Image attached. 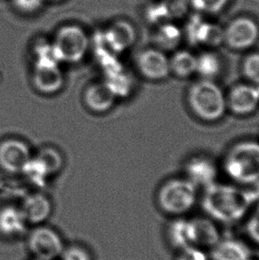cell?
Segmentation results:
<instances>
[{"label": "cell", "mask_w": 259, "mask_h": 260, "mask_svg": "<svg viewBox=\"0 0 259 260\" xmlns=\"http://www.w3.org/2000/svg\"><path fill=\"white\" fill-rule=\"evenodd\" d=\"M188 237L190 246L202 250L211 249L221 239L219 229L209 217L188 218Z\"/></svg>", "instance_id": "13"}, {"label": "cell", "mask_w": 259, "mask_h": 260, "mask_svg": "<svg viewBox=\"0 0 259 260\" xmlns=\"http://www.w3.org/2000/svg\"><path fill=\"white\" fill-rule=\"evenodd\" d=\"M147 17L151 22L160 25L169 22L170 20H172L171 15L169 14L168 9L164 3V1L161 3L154 4L150 8H148Z\"/></svg>", "instance_id": "30"}, {"label": "cell", "mask_w": 259, "mask_h": 260, "mask_svg": "<svg viewBox=\"0 0 259 260\" xmlns=\"http://www.w3.org/2000/svg\"><path fill=\"white\" fill-rule=\"evenodd\" d=\"M28 225L20 204H5L0 207V236L19 238L27 235Z\"/></svg>", "instance_id": "16"}, {"label": "cell", "mask_w": 259, "mask_h": 260, "mask_svg": "<svg viewBox=\"0 0 259 260\" xmlns=\"http://www.w3.org/2000/svg\"><path fill=\"white\" fill-rule=\"evenodd\" d=\"M66 244L57 230L46 225H36L27 233V247L36 260L60 258Z\"/></svg>", "instance_id": "6"}, {"label": "cell", "mask_w": 259, "mask_h": 260, "mask_svg": "<svg viewBox=\"0 0 259 260\" xmlns=\"http://www.w3.org/2000/svg\"><path fill=\"white\" fill-rule=\"evenodd\" d=\"M222 62L220 58L213 52H204L196 56V74L201 79L214 80L220 75Z\"/></svg>", "instance_id": "21"}, {"label": "cell", "mask_w": 259, "mask_h": 260, "mask_svg": "<svg viewBox=\"0 0 259 260\" xmlns=\"http://www.w3.org/2000/svg\"><path fill=\"white\" fill-rule=\"evenodd\" d=\"M259 201V182L253 186L215 182L204 188L203 211L213 221L235 224L249 214Z\"/></svg>", "instance_id": "1"}, {"label": "cell", "mask_w": 259, "mask_h": 260, "mask_svg": "<svg viewBox=\"0 0 259 260\" xmlns=\"http://www.w3.org/2000/svg\"><path fill=\"white\" fill-rule=\"evenodd\" d=\"M182 39V32L177 25L166 22L160 25L156 34V43L163 50H173Z\"/></svg>", "instance_id": "24"}, {"label": "cell", "mask_w": 259, "mask_h": 260, "mask_svg": "<svg viewBox=\"0 0 259 260\" xmlns=\"http://www.w3.org/2000/svg\"><path fill=\"white\" fill-rule=\"evenodd\" d=\"M186 37L193 46H217L224 41V30L217 24L200 16L191 18L186 27Z\"/></svg>", "instance_id": "14"}, {"label": "cell", "mask_w": 259, "mask_h": 260, "mask_svg": "<svg viewBox=\"0 0 259 260\" xmlns=\"http://www.w3.org/2000/svg\"><path fill=\"white\" fill-rule=\"evenodd\" d=\"M20 206L28 225L33 226L46 224L53 214V202L47 194L39 191L26 193Z\"/></svg>", "instance_id": "11"}, {"label": "cell", "mask_w": 259, "mask_h": 260, "mask_svg": "<svg viewBox=\"0 0 259 260\" xmlns=\"http://www.w3.org/2000/svg\"><path fill=\"white\" fill-rule=\"evenodd\" d=\"M242 73L253 85H259V53H251L246 57L242 63Z\"/></svg>", "instance_id": "26"}, {"label": "cell", "mask_w": 259, "mask_h": 260, "mask_svg": "<svg viewBox=\"0 0 259 260\" xmlns=\"http://www.w3.org/2000/svg\"><path fill=\"white\" fill-rule=\"evenodd\" d=\"M116 94L106 82L93 83L84 91V105L91 112H109L116 104Z\"/></svg>", "instance_id": "17"}, {"label": "cell", "mask_w": 259, "mask_h": 260, "mask_svg": "<svg viewBox=\"0 0 259 260\" xmlns=\"http://www.w3.org/2000/svg\"><path fill=\"white\" fill-rule=\"evenodd\" d=\"M60 62L53 58L36 59L32 83L37 91L44 95H54L62 89L64 85L63 72Z\"/></svg>", "instance_id": "8"}, {"label": "cell", "mask_w": 259, "mask_h": 260, "mask_svg": "<svg viewBox=\"0 0 259 260\" xmlns=\"http://www.w3.org/2000/svg\"><path fill=\"white\" fill-rule=\"evenodd\" d=\"M59 259L93 260V257L87 247L80 243H72L65 246Z\"/></svg>", "instance_id": "27"}, {"label": "cell", "mask_w": 259, "mask_h": 260, "mask_svg": "<svg viewBox=\"0 0 259 260\" xmlns=\"http://www.w3.org/2000/svg\"><path fill=\"white\" fill-rule=\"evenodd\" d=\"M187 103L195 116L204 122H217L228 110L226 95L214 80L201 79L187 91Z\"/></svg>", "instance_id": "3"}, {"label": "cell", "mask_w": 259, "mask_h": 260, "mask_svg": "<svg viewBox=\"0 0 259 260\" xmlns=\"http://www.w3.org/2000/svg\"><path fill=\"white\" fill-rule=\"evenodd\" d=\"M228 3V0H189L190 6L199 12L207 14H216L222 10Z\"/></svg>", "instance_id": "28"}, {"label": "cell", "mask_w": 259, "mask_h": 260, "mask_svg": "<svg viewBox=\"0 0 259 260\" xmlns=\"http://www.w3.org/2000/svg\"><path fill=\"white\" fill-rule=\"evenodd\" d=\"M228 109L238 116H248L259 108L258 85L240 84L232 88L228 96Z\"/></svg>", "instance_id": "12"}, {"label": "cell", "mask_w": 259, "mask_h": 260, "mask_svg": "<svg viewBox=\"0 0 259 260\" xmlns=\"http://www.w3.org/2000/svg\"><path fill=\"white\" fill-rule=\"evenodd\" d=\"M33 154L24 140L17 137L3 139L0 141V169L8 175L21 174Z\"/></svg>", "instance_id": "7"}, {"label": "cell", "mask_w": 259, "mask_h": 260, "mask_svg": "<svg viewBox=\"0 0 259 260\" xmlns=\"http://www.w3.org/2000/svg\"><path fill=\"white\" fill-rule=\"evenodd\" d=\"M103 39L106 46L114 53H122L130 49L136 40L133 25L124 21H116L107 28Z\"/></svg>", "instance_id": "18"}, {"label": "cell", "mask_w": 259, "mask_h": 260, "mask_svg": "<svg viewBox=\"0 0 259 260\" xmlns=\"http://www.w3.org/2000/svg\"><path fill=\"white\" fill-rule=\"evenodd\" d=\"M36 160L46 170L47 174L52 178L57 175L64 166L63 155L57 148L51 146H45L34 153Z\"/></svg>", "instance_id": "20"}, {"label": "cell", "mask_w": 259, "mask_h": 260, "mask_svg": "<svg viewBox=\"0 0 259 260\" xmlns=\"http://www.w3.org/2000/svg\"><path fill=\"white\" fill-rule=\"evenodd\" d=\"M258 36V26L255 21L249 18H238L224 30V41L233 49L247 50L256 44Z\"/></svg>", "instance_id": "9"}, {"label": "cell", "mask_w": 259, "mask_h": 260, "mask_svg": "<svg viewBox=\"0 0 259 260\" xmlns=\"http://www.w3.org/2000/svg\"><path fill=\"white\" fill-rule=\"evenodd\" d=\"M52 44L60 63H77L87 53L89 39L83 28L76 25H68L57 32Z\"/></svg>", "instance_id": "5"}, {"label": "cell", "mask_w": 259, "mask_h": 260, "mask_svg": "<svg viewBox=\"0 0 259 260\" xmlns=\"http://www.w3.org/2000/svg\"><path fill=\"white\" fill-rule=\"evenodd\" d=\"M140 74L150 81H163L172 74L170 59L161 50L147 49L137 60Z\"/></svg>", "instance_id": "10"}, {"label": "cell", "mask_w": 259, "mask_h": 260, "mask_svg": "<svg viewBox=\"0 0 259 260\" xmlns=\"http://www.w3.org/2000/svg\"><path fill=\"white\" fill-rule=\"evenodd\" d=\"M185 178L195 186L205 188L217 182L218 168L213 159L206 155H196L190 158L185 166Z\"/></svg>", "instance_id": "15"}, {"label": "cell", "mask_w": 259, "mask_h": 260, "mask_svg": "<svg viewBox=\"0 0 259 260\" xmlns=\"http://www.w3.org/2000/svg\"><path fill=\"white\" fill-rule=\"evenodd\" d=\"M252 209L246 224V233L253 243L259 245V201Z\"/></svg>", "instance_id": "29"}, {"label": "cell", "mask_w": 259, "mask_h": 260, "mask_svg": "<svg viewBox=\"0 0 259 260\" xmlns=\"http://www.w3.org/2000/svg\"><path fill=\"white\" fill-rule=\"evenodd\" d=\"M169 242L179 250L190 247L188 237V218L177 217L170 223L167 230Z\"/></svg>", "instance_id": "23"}, {"label": "cell", "mask_w": 259, "mask_h": 260, "mask_svg": "<svg viewBox=\"0 0 259 260\" xmlns=\"http://www.w3.org/2000/svg\"><path fill=\"white\" fill-rule=\"evenodd\" d=\"M15 7L24 13H34L42 7L44 0H14Z\"/></svg>", "instance_id": "33"}, {"label": "cell", "mask_w": 259, "mask_h": 260, "mask_svg": "<svg viewBox=\"0 0 259 260\" xmlns=\"http://www.w3.org/2000/svg\"><path fill=\"white\" fill-rule=\"evenodd\" d=\"M223 169L228 178L242 186L259 182V142L243 141L232 146L224 155Z\"/></svg>", "instance_id": "2"}, {"label": "cell", "mask_w": 259, "mask_h": 260, "mask_svg": "<svg viewBox=\"0 0 259 260\" xmlns=\"http://www.w3.org/2000/svg\"><path fill=\"white\" fill-rule=\"evenodd\" d=\"M211 260H250L251 251L244 242L235 238L220 239L212 247Z\"/></svg>", "instance_id": "19"}, {"label": "cell", "mask_w": 259, "mask_h": 260, "mask_svg": "<svg viewBox=\"0 0 259 260\" xmlns=\"http://www.w3.org/2000/svg\"><path fill=\"white\" fill-rule=\"evenodd\" d=\"M176 260H209L204 250L197 247L190 246L179 250Z\"/></svg>", "instance_id": "32"}, {"label": "cell", "mask_w": 259, "mask_h": 260, "mask_svg": "<svg viewBox=\"0 0 259 260\" xmlns=\"http://www.w3.org/2000/svg\"><path fill=\"white\" fill-rule=\"evenodd\" d=\"M164 3L168 9L172 20L182 17L187 11L188 5H190L189 0H165Z\"/></svg>", "instance_id": "31"}, {"label": "cell", "mask_w": 259, "mask_h": 260, "mask_svg": "<svg viewBox=\"0 0 259 260\" xmlns=\"http://www.w3.org/2000/svg\"><path fill=\"white\" fill-rule=\"evenodd\" d=\"M53 1H57V0H53Z\"/></svg>", "instance_id": "34"}, {"label": "cell", "mask_w": 259, "mask_h": 260, "mask_svg": "<svg viewBox=\"0 0 259 260\" xmlns=\"http://www.w3.org/2000/svg\"><path fill=\"white\" fill-rule=\"evenodd\" d=\"M28 191L15 179L0 180V197H7V204H13L11 201L20 200L26 196Z\"/></svg>", "instance_id": "25"}, {"label": "cell", "mask_w": 259, "mask_h": 260, "mask_svg": "<svg viewBox=\"0 0 259 260\" xmlns=\"http://www.w3.org/2000/svg\"><path fill=\"white\" fill-rule=\"evenodd\" d=\"M171 72L180 78H187L196 74V56L188 51L176 52L170 59Z\"/></svg>", "instance_id": "22"}, {"label": "cell", "mask_w": 259, "mask_h": 260, "mask_svg": "<svg viewBox=\"0 0 259 260\" xmlns=\"http://www.w3.org/2000/svg\"><path fill=\"white\" fill-rule=\"evenodd\" d=\"M156 199L164 212L182 217L195 207L198 199V187L186 178L169 179L160 186Z\"/></svg>", "instance_id": "4"}]
</instances>
